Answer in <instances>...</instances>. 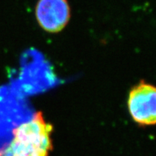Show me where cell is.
<instances>
[{"label": "cell", "mask_w": 156, "mask_h": 156, "mask_svg": "<svg viewBox=\"0 0 156 156\" xmlns=\"http://www.w3.org/2000/svg\"><path fill=\"white\" fill-rule=\"evenodd\" d=\"M53 127L45 122L41 112H38L30 122L14 130L10 145L2 156H48L51 149Z\"/></svg>", "instance_id": "6da1fadb"}, {"label": "cell", "mask_w": 156, "mask_h": 156, "mask_svg": "<svg viewBox=\"0 0 156 156\" xmlns=\"http://www.w3.org/2000/svg\"><path fill=\"white\" fill-rule=\"evenodd\" d=\"M128 108L134 122L141 125L156 124V87L142 81L132 87Z\"/></svg>", "instance_id": "7a4b0ae2"}, {"label": "cell", "mask_w": 156, "mask_h": 156, "mask_svg": "<svg viewBox=\"0 0 156 156\" xmlns=\"http://www.w3.org/2000/svg\"><path fill=\"white\" fill-rule=\"evenodd\" d=\"M67 0H38L36 17L40 26L47 32L58 33L64 29L70 18Z\"/></svg>", "instance_id": "3957f363"}]
</instances>
